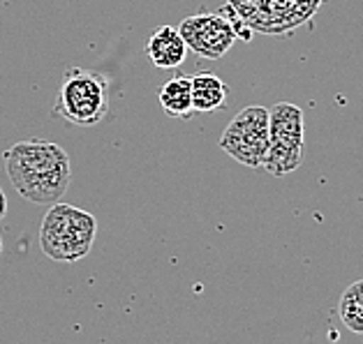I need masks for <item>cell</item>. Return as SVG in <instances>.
Here are the masks:
<instances>
[{"label":"cell","mask_w":363,"mask_h":344,"mask_svg":"<svg viewBox=\"0 0 363 344\" xmlns=\"http://www.w3.org/2000/svg\"><path fill=\"white\" fill-rule=\"evenodd\" d=\"M14 190L38 206H54L65 197L72 178L67 153L54 141H16L3 153Z\"/></svg>","instance_id":"1"},{"label":"cell","mask_w":363,"mask_h":344,"mask_svg":"<svg viewBox=\"0 0 363 344\" xmlns=\"http://www.w3.org/2000/svg\"><path fill=\"white\" fill-rule=\"evenodd\" d=\"M97 236V219L93 213L69 204H54L42 219L40 248L49 259L72 263L88 257Z\"/></svg>","instance_id":"2"},{"label":"cell","mask_w":363,"mask_h":344,"mask_svg":"<svg viewBox=\"0 0 363 344\" xmlns=\"http://www.w3.org/2000/svg\"><path fill=\"white\" fill-rule=\"evenodd\" d=\"M54 113L79 127H93L109 113V84L100 74L69 67L60 81Z\"/></svg>","instance_id":"3"},{"label":"cell","mask_w":363,"mask_h":344,"mask_svg":"<svg viewBox=\"0 0 363 344\" xmlns=\"http://www.w3.org/2000/svg\"><path fill=\"white\" fill-rule=\"evenodd\" d=\"M306 118L301 107L291 102H278L269 109V151L262 169L271 176H287L296 171L303 160Z\"/></svg>","instance_id":"4"},{"label":"cell","mask_w":363,"mask_h":344,"mask_svg":"<svg viewBox=\"0 0 363 344\" xmlns=\"http://www.w3.org/2000/svg\"><path fill=\"white\" fill-rule=\"evenodd\" d=\"M220 148L243 166H264L269 151V109L250 104L238 111L220 137Z\"/></svg>","instance_id":"5"},{"label":"cell","mask_w":363,"mask_h":344,"mask_svg":"<svg viewBox=\"0 0 363 344\" xmlns=\"http://www.w3.org/2000/svg\"><path fill=\"white\" fill-rule=\"evenodd\" d=\"M183 42L188 44V51L206 60L223 58L238 40V28L232 16L225 14H192L185 16L179 25Z\"/></svg>","instance_id":"6"},{"label":"cell","mask_w":363,"mask_h":344,"mask_svg":"<svg viewBox=\"0 0 363 344\" xmlns=\"http://www.w3.org/2000/svg\"><path fill=\"white\" fill-rule=\"evenodd\" d=\"M146 54L157 69H176L185 63L188 56V44L183 42L179 28L172 25H160L150 33L148 44H146Z\"/></svg>","instance_id":"7"},{"label":"cell","mask_w":363,"mask_h":344,"mask_svg":"<svg viewBox=\"0 0 363 344\" xmlns=\"http://www.w3.org/2000/svg\"><path fill=\"white\" fill-rule=\"evenodd\" d=\"M192 84V104L194 111L199 113H213V111H223L229 97V88L220 76L211 74V72H201L194 74L190 79Z\"/></svg>","instance_id":"8"},{"label":"cell","mask_w":363,"mask_h":344,"mask_svg":"<svg viewBox=\"0 0 363 344\" xmlns=\"http://www.w3.org/2000/svg\"><path fill=\"white\" fill-rule=\"evenodd\" d=\"M157 102H160L162 111L169 118L188 120L194 116L192 104V84L188 76H174L169 79L160 91H157Z\"/></svg>","instance_id":"9"},{"label":"cell","mask_w":363,"mask_h":344,"mask_svg":"<svg viewBox=\"0 0 363 344\" xmlns=\"http://www.w3.org/2000/svg\"><path fill=\"white\" fill-rule=\"evenodd\" d=\"M338 312L342 323L352 333H363V280L354 282L342 291Z\"/></svg>","instance_id":"10"},{"label":"cell","mask_w":363,"mask_h":344,"mask_svg":"<svg viewBox=\"0 0 363 344\" xmlns=\"http://www.w3.org/2000/svg\"><path fill=\"white\" fill-rule=\"evenodd\" d=\"M5 213H7V199H5L3 188H0V217H5Z\"/></svg>","instance_id":"11"},{"label":"cell","mask_w":363,"mask_h":344,"mask_svg":"<svg viewBox=\"0 0 363 344\" xmlns=\"http://www.w3.org/2000/svg\"><path fill=\"white\" fill-rule=\"evenodd\" d=\"M0 254H3V238H0Z\"/></svg>","instance_id":"12"}]
</instances>
